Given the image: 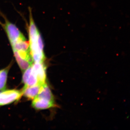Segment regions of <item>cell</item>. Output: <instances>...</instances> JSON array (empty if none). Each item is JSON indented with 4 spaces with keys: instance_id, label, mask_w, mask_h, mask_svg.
<instances>
[{
    "instance_id": "cell-7",
    "label": "cell",
    "mask_w": 130,
    "mask_h": 130,
    "mask_svg": "<svg viewBox=\"0 0 130 130\" xmlns=\"http://www.w3.org/2000/svg\"><path fill=\"white\" fill-rule=\"evenodd\" d=\"M37 97L46 99L53 102H55L53 94L48 86L45 83L42 85L40 92Z\"/></svg>"
},
{
    "instance_id": "cell-6",
    "label": "cell",
    "mask_w": 130,
    "mask_h": 130,
    "mask_svg": "<svg viewBox=\"0 0 130 130\" xmlns=\"http://www.w3.org/2000/svg\"><path fill=\"white\" fill-rule=\"evenodd\" d=\"M42 85L38 84L35 86L24 87L22 91L23 94L29 100H33L38 95Z\"/></svg>"
},
{
    "instance_id": "cell-5",
    "label": "cell",
    "mask_w": 130,
    "mask_h": 130,
    "mask_svg": "<svg viewBox=\"0 0 130 130\" xmlns=\"http://www.w3.org/2000/svg\"><path fill=\"white\" fill-rule=\"evenodd\" d=\"M32 101V106L37 109H48L55 106V102L50 101L46 99L35 97Z\"/></svg>"
},
{
    "instance_id": "cell-4",
    "label": "cell",
    "mask_w": 130,
    "mask_h": 130,
    "mask_svg": "<svg viewBox=\"0 0 130 130\" xmlns=\"http://www.w3.org/2000/svg\"><path fill=\"white\" fill-rule=\"evenodd\" d=\"M46 68L43 63H35L32 65L31 72L36 76L38 83L43 85L46 83Z\"/></svg>"
},
{
    "instance_id": "cell-10",
    "label": "cell",
    "mask_w": 130,
    "mask_h": 130,
    "mask_svg": "<svg viewBox=\"0 0 130 130\" xmlns=\"http://www.w3.org/2000/svg\"><path fill=\"white\" fill-rule=\"evenodd\" d=\"M32 65L27 68L25 70V72L24 73L23 76V81L24 83L25 84L27 82V80L30 75L32 70Z\"/></svg>"
},
{
    "instance_id": "cell-2",
    "label": "cell",
    "mask_w": 130,
    "mask_h": 130,
    "mask_svg": "<svg viewBox=\"0 0 130 130\" xmlns=\"http://www.w3.org/2000/svg\"><path fill=\"white\" fill-rule=\"evenodd\" d=\"M29 12L28 34L31 55L33 62L43 63L46 59L43 52V42L40 31L35 23L30 10Z\"/></svg>"
},
{
    "instance_id": "cell-1",
    "label": "cell",
    "mask_w": 130,
    "mask_h": 130,
    "mask_svg": "<svg viewBox=\"0 0 130 130\" xmlns=\"http://www.w3.org/2000/svg\"><path fill=\"white\" fill-rule=\"evenodd\" d=\"M4 23L0 22L5 30L11 45L15 57L33 63L31 55L29 41L18 27L6 18Z\"/></svg>"
},
{
    "instance_id": "cell-3",
    "label": "cell",
    "mask_w": 130,
    "mask_h": 130,
    "mask_svg": "<svg viewBox=\"0 0 130 130\" xmlns=\"http://www.w3.org/2000/svg\"><path fill=\"white\" fill-rule=\"evenodd\" d=\"M23 95L22 91L11 90L0 93V106L10 104L19 100Z\"/></svg>"
},
{
    "instance_id": "cell-8",
    "label": "cell",
    "mask_w": 130,
    "mask_h": 130,
    "mask_svg": "<svg viewBox=\"0 0 130 130\" xmlns=\"http://www.w3.org/2000/svg\"><path fill=\"white\" fill-rule=\"evenodd\" d=\"M8 71V68L0 71V90H3L5 88Z\"/></svg>"
},
{
    "instance_id": "cell-9",
    "label": "cell",
    "mask_w": 130,
    "mask_h": 130,
    "mask_svg": "<svg viewBox=\"0 0 130 130\" xmlns=\"http://www.w3.org/2000/svg\"><path fill=\"white\" fill-rule=\"evenodd\" d=\"M38 84L39 83H38V79H37V77L35 74L31 72L26 83L24 87L35 86Z\"/></svg>"
}]
</instances>
